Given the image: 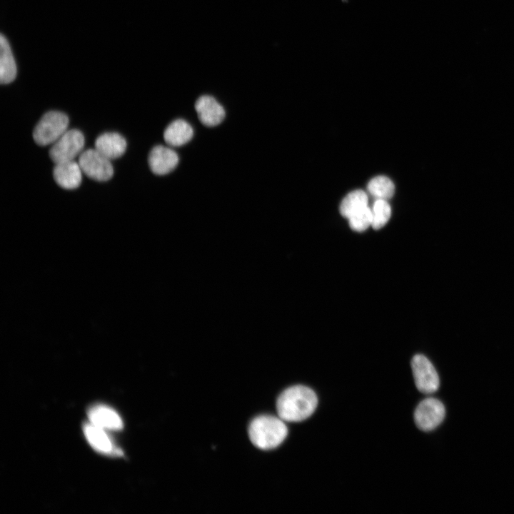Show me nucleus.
Here are the masks:
<instances>
[{
    "instance_id": "3",
    "label": "nucleus",
    "mask_w": 514,
    "mask_h": 514,
    "mask_svg": "<svg viewBox=\"0 0 514 514\" xmlns=\"http://www.w3.org/2000/svg\"><path fill=\"white\" fill-rule=\"evenodd\" d=\"M69 125L68 116L60 111H51L46 113L33 131V138L40 146L53 144L66 131Z\"/></svg>"
},
{
    "instance_id": "5",
    "label": "nucleus",
    "mask_w": 514,
    "mask_h": 514,
    "mask_svg": "<svg viewBox=\"0 0 514 514\" xmlns=\"http://www.w3.org/2000/svg\"><path fill=\"white\" fill-rule=\"evenodd\" d=\"M78 163L82 172L93 180L106 181L113 176L114 168L110 159L95 148L82 151Z\"/></svg>"
},
{
    "instance_id": "19",
    "label": "nucleus",
    "mask_w": 514,
    "mask_h": 514,
    "mask_svg": "<svg viewBox=\"0 0 514 514\" xmlns=\"http://www.w3.org/2000/svg\"><path fill=\"white\" fill-rule=\"evenodd\" d=\"M349 226L355 231L361 232L372 224V210L366 206L349 218Z\"/></svg>"
},
{
    "instance_id": "1",
    "label": "nucleus",
    "mask_w": 514,
    "mask_h": 514,
    "mask_svg": "<svg viewBox=\"0 0 514 514\" xmlns=\"http://www.w3.org/2000/svg\"><path fill=\"white\" fill-rule=\"evenodd\" d=\"M318 405V397L310 388L296 385L284 390L276 400L278 415L285 422H300L309 418Z\"/></svg>"
},
{
    "instance_id": "11",
    "label": "nucleus",
    "mask_w": 514,
    "mask_h": 514,
    "mask_svg": "<svg viewBox=\"0 0 514 514\" xmlns=\"http://www.w3.org/2000/svg\"><path fill=\"white\" fill-rule=\"evenodd\" d=\"M90 423L104 430H120L123 421L120 415L111 408L105 405H96L88 410Z\"/></svg>"
},
{
    "instance_id": "9",
    "label": "nucleus",
    "mask_w": 514,
    "mask_h": 514,
    "mask_svg": "<svg viewBox=\"0 0 514 514\" xmlns=\"http://www.w3.org/2000/svg\"><path fill=\"white\" fill-rule=\"evenodd\" d=\"M178 156L173 149L158 145L154 146L148 155V165L156 175H165L171 172L178 163Z\"/></svg>"
},
{
    "instance_id": "7",
    "label": "nucleus",
    "mask_w": 514,
    "mask_h": 514,
    "mask_svg": "<svg viewBox=\"0 0 514 514\" xmlns=\"http://www.w3.org/2000/svg\"><path fill=\"white\" fill-rule=\"evenodd\" d=\"M445 415V409L442 402L434 398H428L417 405L414 421L420 430L430 431L443 422Z\"/></svg>"
},
{
    "instance_id": "4",
    "label": "nucleus",
    "mask_w": 514,
    "mask_h": 514,
    "mask_svg": "<svg viewBox=\"0 0 514 514\" xmlns=\"http://www.w3.org/2000/svg\"><path fill=\"white\" fill-rule=\"evenodd\" d=\"M84 146V136L77 129L67 130L49 150V156L55 163L73 161L80 155Z\"/></svg>"
},
{
    "instance_id": "2",
    "label": "nucleus",
    "mask_w": 514,
    "mask_h": 514,
    "mask_svg": "<svg viewBox=\"0 0 514 514\" xmlns=\"http://www.w3.org/2000/svg\"><path fill=\"white\" fill-rule=\"evenodd\" d=\"M248 431L251 443L261 450L278 447L288 435L285 421L279 417L269 415H260L253 419Z\"/></svg>"
},
{
    "instance_id": "15",
    "label": "nucleus",
    "mask_w": 514,
    "mask_h": 514,
    "mask_svg": "<svg viewBox=\"0 0 514 514\" xmlns=\"http://www.w3.org/2000/svg\"><path fill=\"white\" fill-rule=\"evenodd\" d=\"M0 81L2 84L11 83L16 76V65L9 44L4 35H1Z\"/></svg>"
},
{
    "instance_id": "16",
    "label": "nucleus",
    "mask_w": 514,
    "mask_h": 514,
    "mask_svg": "<svg viewBox=\"0 0 514 514\" xmlns=\"http://www.w3.org/2000/svg\"><path fill=\"white\" fill-rule=\"evenodd\" d=\"M368 196L362 190H356L349 193L340 205L341 214L349 218L351 216L367 206Z\"/></svg>"
},
{
    "instance_id": "13",
    "label": "nucleus",
    "mask_w": 514,
    "mask_h": 514,
    "mask_svg": "<svg viewBox=\"0 0 514 514\" xmlns=\"http://www.w3.org/2000/svg\"><path fill=\"white\" fill-rule=\"evenodd\" d=\"M83 430L87 441L96 451L106 455L121 454V452L114 446L106 430L91 423L85 424Z\"/></svg>"
},
{
    "instance_id": "17",
    "label": "nucleus",
    "mask_w": 514,
    "mask_h": 514,
    "mask_svg": "<svg viewBox=\"0 0 514 514\" xmlns=\"http://www.w3.org/2000/svg\"><path fill=\"white\" fill-rule=\"evenodd\" d=\"M368 192L378 199H388L395 191L393 183L386 176H378L373 178L368 183Z\"/></svg>"
},
{
    "instance_id": "12",
    "label": "nucleus",
    "mask_w": 514,
    "mask_h": 514,
    "mask_svg": "<svg viewBox=\"0 0 514 514\" xmlns=\"http://www.w3.org/2000/svg\"><path fill=\"white\" fill-rule=\"evenodd\" d=\"M94 146L95 149L111 160L119 158L125 153L127 143L119 133L106 132L97 137Z\"/></svg>"
},
{
    "instance_id": "10",
    "label": "nucleus",
    "mask_w": 514,
    "mask_h": 514,
    "mask_svg": "<svg viewBox=\"0 0 514 514\" xmlns=\"http://www.w3.org/2000/svg\"><path fill=\"white\" fill-rule=\"evenodd\" d=\"M53 176L56 183L63 188L74 189L78 188L82 180V170L79 164L73 161L56 163Z\"/></svg>"
},
{
    "instance_id": "14",
    "label": "nucleus",
    "mask_w": 514,
    "mask_h": 514,
    "mask_svg": "<svg viewBox=\"0 0 514 514\" xmlns=\"http://www.w3.org/2000/svg\"><path fill=\"white\" fill-rule=\"evenodd\" d=\"M193 136L192 126L183 119H176L166 128L163 138L171 146H181L188 143Z\"/></svg>"
},
{
    "instance_id": "8",
    "label": "nucleus",
    "mask_w": 514,
    "mask_h": 514,
    "mask_svg": "<svg viewBox=\"0 0 514 514\" xmlns=\"http://www.w3.org/2000/svg\"><path fill=\"white\" fill-rule=\"evenodd\" d=\"M195 109L201 124L208 127L220 124L226 116L223 107L214 97L208 95L201 96L196 100Z\"/></svg>"
},
{
    "instance_id": "6",
    "label": "nucleus",
    "mask_w": 514,
    "mask_h": 514,
    "mask_svg": "<svg viewBox=\"0 0 514 514\" xmlns=\"http://www.w3.org/2000/svg\"><path fill=\"white\" fill-rule=\"evenodd\" d=\"M411 368L415 386L420 392L430 394L438 389V374L425 356L421 354L414 356L411 361Z\"/></svg>"
},
{
    "instance_id": "18",
    "label": "nucleus",
    "mask_w": 514,
    "mask_h": 514,
    "mask_svg": "<svg viewBox=\"0 0 514 514\" xmlns=\"http://www.w3.org/2000/svg\"><path fill=\"white\" fill-rule=\"evenodd\" d=\"M391 209L385 199H377L372 209V227L380 229L388 222L390 217Z\"/></svg>"
}]
</instances>
